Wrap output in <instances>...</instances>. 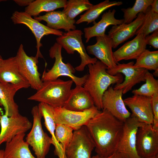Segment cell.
<instances>
[{
  "mask_svg": "<svg viewBox=\"0 0 158 158\" xmlns=\"http://www.w3.org/2000/svg\"><path fill=\"white\" fill-rule=\"evenodd\" d=\"M123 123L104 109L89 121L85 126L94 142L97 155L105 157L116 152Z\"/></svg>",
  "mask_w": 158,
  "mask_h": 158,
  "instance_id": "obj_1",
  "label": "cell"
},
{
  "mask_svg": "<svg viewBox=\"0 0 158 158\" xmlns=\"http://www.w3.org/2000/svg\"><path fill=\"white\" fill-rule=\"evenodd\" d=\"M87 66L89 73L83 87L90 93L95 106L100 111L103 109L102 98L105 92L111 85L121 83L123 77L120 73L114 75L109 74L107 71V67L99 61Z\"/></svg>",
  "mask_w": 158,
  "mask_h": 158,
  "instance_id": "obj_2",
  "label": "cell"
},
{
  "mask_svg": "<svg viewBox=\"0 0 158 158\" xmlns=\"http://www.w3.org/2000/svg\"><path fill=\"white\" fill-rule=\"evenodd\" d=\"M73 82L59 78L43 82L41 87L28 99L43 103L54 108L63 107L69 97Z\"/></svg>",
  "mask_w": 158,
  "mask_h": 158,
  "instance_id": "obj_3",
  "label": "cell"
},
{
  "mask_svg": "<svg viewBox=\"0 0 158 158\" xmlns=\"http://www.w3.org/2000/svg\"><path fill=\"white\" fill-rule=\"evenodd\" d=\"M61 46L55 43L49 50L50 57L54 58L55 61L52 68L47 72L44 71L41 80L43 82L57 79L61 76H66L71 78L76 86H83L87 79V74L79 77L75 75V70L69 63H64L61 55Z\"/></svg>",
  "mask_w": 158,
  "mask_h": 158,
  "instance_id": "obj_4",
  "label": "cell"
},
{
  "mask_svg": "<svg viewBox=\"0 0 158 158\" xmlns=\"http://www.w3.org/2000/svg\"><path fill=\"white\" fill-rule=\"evenodd\" d=\"M31 112L33 122L31 129L26 138V141L32 147L37 158H45L52 144V140L42 129V116L38 106L33 107Z\"/></svg>",
  "mask_w": 158,
  "mask_h": 158,
  "instance_id": "obj_5",
  "label": "cell"
},
{
  "mask_svg": "<svg viewBox=\"0 0 158 158\" xmlns=\"http://www.w3.org/2000/svg\"><path fill=\"white\" fill-rule=\"evenodd\" d=\"M83 34L80 30H71L63 33L56 39V42L60 45L67 53L73 54L76 51L79 54L81 63L75 68V70L79 71H83L86 66L94 64L97 61L96 58H92L87 53L82 41Z\"/></svg>",
  "mask_w": 158,
  "mask_h": 158,
  "instance_id": "obj_6",
  "label": "cell"
},
{
  "mask_svg": "<svg viewBox=\"0 0 158 158\" xmlns=\"http://www.w3.org/2000/svg\"><path fill=\"white\" fill-rule=\"evenodd\" d=\"M11 18L14 24H23L26 25L33 34L36 40L37 49L35 56L38 59L39 58H44L40 50V47L42 46L41 42L42 38L44 35L51 34L59 37L63 34L61 31L51 29L42 24L25 12L15 11Z\"/></svg>",
  "mask_w": 158,
  "mask_h": 158,
  "instance_id": "obj_7",
  "label": "cell"
},
{
  "mask_svg": "<svg viewBox=\"0 0 158 158\" xmlns=\"http://www.w3.org/2000/svg\"><path fill=\"white\" fill-rule=\"evenodd\" d=\"M134 63L133 61L126 63H118L113 69L107 70V73L111 75L122 73L125 75L124 81L116 84L113 87L114 89H122L123 94L131 90L136 84L145 81V76L148 70L135 66Z\"/></svg>",
  "mask_w": 158,
  "mask_h": 158,
  "instance_id": "obj_8",
  "label": "cell"
},
{
  "mask_svg": "<svg viewBox=\"0 0 158 158\" xmlns=\"http://www.w3.org/2000/svg\"><path fill=\"white\" fill-rule=\"evenodd\" d=\"M145 124L131 115L123 123V133L116 152L124 158H141L136 149V134L139 127Z\"/></svg>",
  "mask_w": 158,
  "mask_h": 158,
  "instance_id": "obj_9",
  "label": "cell"
},
{
  "mask_svg": "<svg viewBox=\"0 0 158 158\" xmlns=\"http://www.w3.org/2000/svg\"><path fill=\"white\" fill-rule=\"evenodd\" d=\"M100 111L95 106L83 111L70 110L63 107L56 108H54V118L56 124H64L75 130L85 126Z\"/></svg>",
  "mask_w": 158,
  "mask_h": 158,
  "instance_id": "obj_10",
  "label": "cell"
},
{
  "mask_svg": "<svg viewBox=\"0 0 158 158\" xmlns=\"http://www.w3.org/2000/svg\"><path fill=\"white\" fill-rule=\"evenodd\" d=\"M95 148L94 142L84 126L73 132L72 140L65 153L67 158H92Z\"/></svg>",
  "mask_w": 158,
  "mask_h": 158,
  "instance_id": "obj_11",
  "label": "cell"
},
{
  "mask_svg": "<svg viewBox=\"0 0 158 158\" xmlns=\"http://www.w3.org/2000/svg\"><path fill=\"white\" fill-rule=\"evenodd\" d=\"M136 149L141 158L158 155V131L152 124H145L138 128L136 134Z\"/></svg>",
  "mask_w": 158,
  "mask_h": 158,
  "instance_id": "obj_12",
  "label": "cell"
},
{
  "mask_svg": "<svg viewBox=\"0 0 158 158\" xmlns=\"http://www.w3.org/2000/svg\"><path fill=\"white\" fill-rule=\"evenodd\" d=\"M15 57L20 72L28 81L30 87L36 90L40 89L43 82L38 70V59L35 56H28L22 44L20 45Z\"/></svg>",
  "mask_w": 158,
  "mask_h": 158,
  "instance_id": "obj_13",
  "label": "cell"
},
{
  "mask_svg": "<svg viewBox=\"0 0 158 158\" xmlns=\"http://www.w3.org/2000/svg\"><path fill=\"white\" fill-rule=\"evenodd\" d=\"M0 146L3 143L10 141L16 135L25 133L32 126L26 117L20 114L10 117L3 114L0 118Z\"/></svg>",
  "mask_w": 158,
  "mask_h": 158,
  "instance_id": "obj_14",
  "label": "cell"
},
{
  "mask_svg": "<svg viewBox=\"0 0 158 158\" xmlns=\"http://www.w3.org/2000/svg\"><path fill=\"white\" fill-rule=\"evenodd\" d=\"M122 89H114L109 87L102 98L103 109L107 110L114 117L124 122L131 114L126 109L122 99Z\"/></svg>",
  "mask_w": 158,
  "mask_h": 158,
  "instance_id": "obj_15",
  "label": "cell"
},
{
  "mask_svg": "<svg viewBox=\"0 0 158 158\" xmlns=\"http://www.w3.org/2000/svg\"><path fill=\"white\" fill-rule=\"evenodd\" d=\"M123 100L125 105L130 109L132 116L140 122L152 125L153 115L151 97L134 95Z\"/></svg>",
  "mask_w": 158,
  "mask_h": 158,
  "instance_id": "obj_16",
  "label": "cell"
},
{
  "mask_svg": "<svg viewBox=\"0 0 158 158\" xmlns=\"http://www.w3.org/2000/svg\"><path fill=\"white\" fill-rule=\"evenodd\" d=\"M145 18V14L140 13L135 20L130 23H123L119 25L113 26L107 35L111 40L112 48H116L120 44L135 35Z\"/></svg>",
  "mask_w": 158,
  "mask_h": 158,
  "instance_id": "obj_17",
  "label": "cell"
},
{
  "mask_svg": "<svg viewBox=\"0 0 158 158\" xmlns=\"http://www.w3.org/2000/svg\"><path fill=\"white\" fill-rule=\"evenodd\" d=\"M96 40L95 44L87 47V51L106 65L107 69H113L118 63L114 58L111 40L107 35L105 34L96 37Z\"/></svg>",
  "mask_w": 158,
  "mask_h": 158,
  "instance_id": "obj_18",
  "label": "cell"
},
{
  "mask_svg": "<svg viewBox=\"0 0 158 158\" xmlns=\"http://www.w3.org/2000/svg\"><path fill=\"white\" fill-rule=\"evenodd\" d=\"M0 82L11 84L20 89L30 87L19 71L15 56L4 60L0 66Z\"/></svg>",
  "mask_w": 158,
  "mask_h": 158,
  "instance_id": "obj_19",
  "label": "cell"
},
{
  "mask_svg": "<svg viewBox=\"0 0 158 158\" xmlns=\"http://www.w3.org/2000/svg\"><path fill=\"white\" fill-rule=\"evenodd\" d=\"M145 38L143 34H138L113 52L116 61L118 63L123 60L136 59L146 49L147 45Z\"/></svg>",
  "mask_w": 158,
  "mask_h": 158,
  "instance_id": "obj_20",
  "label": "cell"
},
{
  "mask_svg": "<svg viewBox=\"0 0 158 158\" xmlns=\"http://www.w3.org/2000/svg\"><path fill=\"white\" fill-rule=\"evenodd\" d=\"M95 106L93 99L83 86H76L71 89L69 96L63 107L77 111H83Z\"/></svg>",
  "mask_w": 158,
  "mask_h": 158,
  "instance_id": "obj_21",
  "label": "cell"
},
{
  "mask_svg": "<svg viewBox=\"0 0 158 158\" xmlns=\"http://www.w3.org/2000/svg\"><path fill=\"white\" fill-rule=\"evenodd\" d=\"M116 11L109 10L104 13L102 16L101 19L97 23H93L91 27L85 28L84 29V36L86 40V43L88 42L90 39L95 37L104 35L106 28L110 25H116L123 23V19H118L115 17Z\"/></svg>",
  "mask_w": 158,
  "mask_h": 158,
  "instance_id": "obj_22",
  "label": "cell"
},
{
  "mask_svg": "<svg viewBox=\"0 0 158 158\" xmlns=\"http://www.w3.org/2000/svg\"><path fill=\"white\" fill-rule=\"evenodd\" d=\"M34 19L40 22L43 20L47 23V26L55 30L63 29L68 32L76 29L75 19L70 20L66 15L61 11L48 12L45 15L35 17Z\"/></svg>",
  "mask_w": 158,
  "mask_h": 158,
  "instance_id": "obj_23",
  "label": "cell"
},
{
  "mask_svg": "<svg viewBox=\"0 0 158 158\" xmlns=\"http://www.w3.org/2000/svg\"><path fill=\"white\" fill-rule=\"evenodd\" d=\"M25 133L18 134L6 142L4 158H37L31 153L29 145L24 140Z\"/></svg>",
  "mask_w": 158,
  "mask_h": 158,
  "instance_id": "obj_24",
  "label": "cell"
},
{
  "mask_svg": "<svg viewBox=\"0 0 158 158\" xmlns=\"http://www.w3.org/2000/svg\"><path fill=\"white\" fill-rule=\"evenodd\" d=\"M20 89L9 83L0 82V104L4 108L5 114L10 117L19 113L18 106L14 97L16 92Z\"/></svg>",
  "mask_w": 158,
  "mask_h": 158,
  "instance_id": "obj_25",
  "label": "cell"
},
{
  "mask_svg": "<svg viewBox=\"0 0 158 158\" xmlns=\"http://www.w3.org/2000/svg\"><path fill=\"white\" fill-rule=\"evenodd\" d=\"M41 113L44 119L45 126L51 135L52 140V144L55 147V155L57 156L59 158H67L65 152L55 137L56 124L54 118V109L50 107H46L41 109Z\"/></svg>",
  "mask_w": 158,
  "mask_h": 158,
  "instance_id": "obj_26",
  "label": "cell"
},
{
  "mask_svg": "<svg viewBox=\"0 0 158 158\" xmlns=\"http://www.w3.org/2000/svg\"><path fill=\"white\" fill-rule=\"evenodd\" d=\"M66 0H36L34 1L25 9V12L31 16L37 17L42 12H49L64 8Z\"/></svg>",
  "mask_w": 158,
  "mask_h": 158,
  "instance_id": "obj_27",
  "label": "cell"
},
{
  "mask_svg": "<svg viewBox=\"0 0 158 158\" xmlns=\"http://www.w3.org/2000/svg\"><path fill=\"white\" fill-rule=\"evenodd\" d=\"M123 4L121 1H110L106 0L95 5H93L83 14L75 22L79 24L84 22H87V24L92 22H95V20L104 11L114 6H119Z\"/></svg>",
  "mask_w": 158,
  "mask_h": 158,
  "instance_id": "obj_28",
  "label": "cell"
},
{
  "mask_svg": "<svg viewBox=\"0 0 158 158\" xmlns=\"http://www.w3.org/2000/svg\"><path fill=\"white\" fill-rule=\"evenodd\" d=\"M93 5L88 0H67L62 11L69 19L73 20L78 15L87 11Z\"/></svg>",
  "mask_w": 158,
  "mask_h": 158,
  "instance_id": "obj_29",
  "label": "cell"
},
{
  "mask_svg": "<svg viewBox=\"0 0 158 158\" xmlns=\"http://www.w3.org/2000/svg\"><path fill=\"white\" fill-rule=\"evenodd\" d=\"M153 0H136L132 7L122 8L123 13V23L128 24L133 21L140 13L145 14L148 7L151 6Z\"/></svg>",
  "mask_w": 158,
  "mask_h": 158,
  "instance_id": "obj_30",
  "label": "cell"
},
{
  "mask_svg": "<svg viewBox=\"0 0 158 158\" xmlns=\"http://www.w3.org/2000/svg\"><path fill=\"white\" fill-rule=\"evenodd\" d=\"M134 65L148 71L158 69V51L146 49L136 59Z\"/></svg>",
  "mask_w": 158,
  "mask_h": 158,
  "instance_id": "obj_31",
  "label": "cell"
},
{
  "mask_svg": "<svg viewBox=\"0 0 158 158\" xmlns=\"http://www.w3.org/2000/svg\"><path fill=\"white\" fill-rule=\"evenodd\" d=\"M145 14L144 20L136 32L135 35L143 34L145 37L158 30V13L153 12L150 6Z\"/></svg>",
  "mask_w": 158,
  "mask_h": 158,
  "instance_id": "obj_32",
  "label": "cell"
},
{
  "mask_svg": "<svg viewBox=\"0 0 158 158\" xmlns=\"http://www.w3.org/2000/svg\"><path fill=\"white\" fill-rule=\"evenodd\" d=\"M145 79V84L139 88L132 91L134 95L152 97L155 93H158V80L148 71L146 73Z\"/></svg>",
  "mask_w": 158,
  "mask_h": 158,
  "instance_id": "obj_33",
  "label": "cell"
},
{
  "mask_svg": "<svg viewBox=\"0 0 158 158\" xmlns=\"http://www.w3.org/2000/svg\"><path fill=\"white\" fill-rule=\"evenodd\" d=\"M73 130L72 128L66 125L61 124H56L55 137L65 152L66 149L72 140L73 135Z\"/></svg>",
  "mask_w": 158,
  "mask_h": 158,
  "instance_id": "obj_34",
  "label": "cell"
},
{
  "mask_svg": "<svg viewBox=\"0 0 158 158\" xmlns=\"http://www.w3.org/2000/svg\"><path fill=\"white\" fill-rule=\"evenodd\" d=\"M152 108L153 115L152 127L158 131V93H155L151 97Z\"/></svg>",
  "mask_w": 158,
  "mask_h": 158,
  "instance_id": "obj_35",
  "label": "cell"
},
{
  "mask_svg": "<svg viewBox=\"0 0 158 158\" xmlns=\"http://www.w3.org/2000/svg\"><path fill=\"white\" fill-rule=\"evenodd\" d=\"M145 38L147 45H150L155 49H158V30L145 37Z\"/></svg>",
  "mask_w": 158,
  "mask_h": 158,
  "instance_id": "obj_36",
  "label": "cell"
},
{
  "mask_svg": "<svg viewBox=\"0 0 158 158\" xmlns=\"http://www.w3.org/2000/svg\"><path fill=\"white\" fill-rule=\"evenodd\" d=\"M33 0H14L13 1L18 5L21 6H27L33 2Z\"/></svg>",
  "mask_w": 158,
  "mask_h": 158,
  "instance_id": "obj_37",
  "label": "cell"
},
{
  "mask_svg": "<svg viewBox=\"0 0 158 158\" xmlns=\"http://www.w3.org/2000/svg\"><path fill=\"white\" fill-rule=\"evenodd\" d=\"M92 158H124L119 153L117 152L114 153L112 154L105 157H100L96 154L92 157Z\"/></svg>",
  "mask_w": 158,
  "mask_h": 158,
  "instance_id": "obj_38",
  "label": "cell"
},
{
  "mask_svg": "<svg viewBox=\"0 0 158 158\" xmlns=\"http://www.w3.org/2000/svg\"><path fill=\"white\" fill-rule=\"evenodd\" d=\"M152 10L154 12L158 13V0H153L150 6Z\"/></svg>",
  "mask_w": 158,
  "mask_h": 158,
  "instance_id": "obj_39",
  "label": "cell"
},
{
  "mask_svg": "<svg viewBox=\"0 0 158 158\" xmlns=\"http://www.w3.org/2000/svg\"><path fill=\"white\" fill-rule=\"evenodd\" d=\"M4 150L0 149V158H4Z\"/></svg>",
  "mask_w": 158,
  "mask_h": 158,
  "instance_id": "obj_40",
  "label": "cell"
},
{
  "mask_svg": "<svg viewBox=\"0 0 158 158\" xmlns=\"http://www.w3.org/2000/svg\"><path fill=\"white\" fill-rule=\"evenodd\" d=\"M152 74L154 76L157 77L158 76V69L154 71Z\"/></svg>",
  "mask_w": 158,
  "mask_h": 158,
  "instance_id": "obj_41",
  "label": "cell"
},
{
  "mask_svg": "<svg viewBox=\"0 0 158 158\" xmlns=\"http://www.w3.org/2000/svg\"><path fill=\"white\" fill-rule=\"evenodd\" d=\"M4 60L1 56L0 55V66Z\"/></svg>",
  "mask_w": 158,
  "mask_h": 158,
  "instance_id": "obj_42",
  "label": "cell"
},
{
  "mask_svg": "<svg viewBox=\"0 0 158 158\" xmlns=\"http://www.w3.org/2000/svg\"><path fill=\"white\" fill-rule=\"evenodd\" d=\"M3 114L2 109L0 107V118L1 116Z\"/></svg>",
  "mask_w": 158,
  "mask_h": 158,
  "instance_id": "obj_43",
  "label": "cell"
},
{
  "mask_svg": "<svg viewBox=\"0 0 158 158\" xmlns=\"http://www.w3.org/2000/svg\"><path fill=\"white\" fill-rule=\"evenodd\" d=\"M158 158V155H157V156H155L149 157V158Z\"/></svg>",
  "mask_w": 158,
  "mask_h": 158,
  "instance_id": "obj_44",
  "label": "cell"
},
{
  "mask_svg": "<svg viewBox=\"0 0 158 158\" xmlns=\"http://www.w3.org/2000/svg\"><path fill=\"white\" fill-rule=\"evenodd\" d=\"M6 1V0H0V2H1V1Z\"/></svg>",
  "mask_w": 158,
  "mask_h": 158,
  "instance_id": "obj_45",
  "label": "cell"
}]
</instances>
